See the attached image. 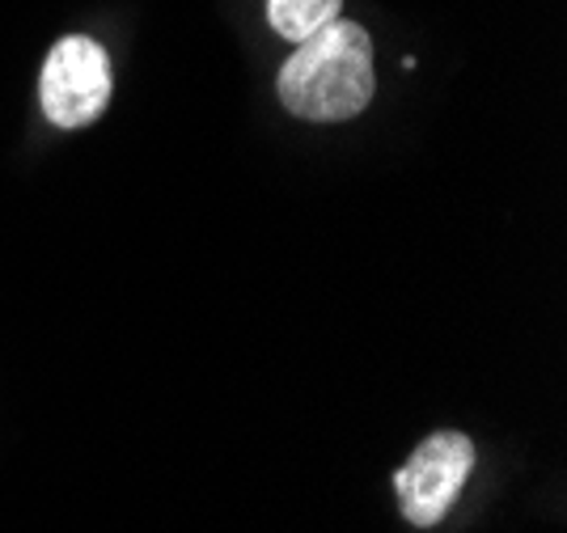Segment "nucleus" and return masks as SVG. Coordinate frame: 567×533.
<instances>
[{"mask_svg":"<svg viewBox=\"0 0 567 533\" xmlns=\"http://www.w3.org/2000/svg\"><path fill=\"white\" fill-rule=\"evenodd\" d=\"M276 93H280L284 111L306 119V123L355 119L378 93L369 30L355 22H343V18L313 30L284 60Z\"/></svg>","mask_w":567,"mask_h":533,"instance_id":"f257e3e1","label":"nucleus"},{"mask_svg":"<svg viewBox=\"0 0 567 533\" xmlns=\"http://www.w3.org/2000/svg\"><path fill=\"white\" fill-rule=\"evenodd\" d=\"M39 106L48 123L76 132L102 119L111 106V55L97 39L69 34L48 51L39 76Z\"/></svg>","mask_w":567,"mask_h":533,"instance_id":"f03ea898","label":"nucleus"},{"mask_svg":"<svg viewBox=\"0 0 567 533\" xmlns=\"http://www.w3.org/2000/svg\"><path fill=\"white\" fill-rule=\"evenodd\" d=\"M471 474H474L471 437L466 432H432L406 458V465H399V474H394V491H399V509L406 516V525H415V530L441 525Z\"/></svg>","mask_w":567,"mask_h":533,"instance_id":"7ed1b4c3","label":"nucleus"},{"mask_svg":"<svg viewBox=\"0 0 567 533\" xmlns=\"http://www.w3.org/2000/svg\"><path fill=\"white\" fill-rule=\"evenodd\" d=\"M343 9V0H267V22L280 39L301 43L313 30L331 25Z\"/></svg>","mask_w":567,"mask_h":533,"instance_id":"20e7f679","label":"nucleus"}]
</instances>
